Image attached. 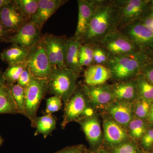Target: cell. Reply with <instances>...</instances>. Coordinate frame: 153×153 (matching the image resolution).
Masks as SVG:
<instances>
[{"mask_svg":"<svg viewBox=\"0 0 153 153\" xmlns=\"http://www.w3.org/2000/svg\"><path fill=\"white\" fill-rule=\"evenodd\" d=\"M42 29L30 22L26 23L16 34L9 37L7 42L30 50L41 40Z\"/></svg>","mask_w":153,"mask_h":153,"instance_id":"obj_11","label":"cell"},{"mask_svg":"<svg viewBox=\"0 0 153 153\" xmlns=\"http://www.w3.org/2000/svg\"><path fill=\"white\" fill-rule=\"evenodd\" d=\"M29 50L16 45L3 51L0 57L2 60L5 61L9 65H14L24 63L26 61Z\"/></svg>","mask_w":153,"mask_h":153,"instance_id":"obj_22","label":"cell"},{"mask_svg":"<svg viewBox=\"0 0 153 153\" xmlns=\"http://www.w3.org/2000/svg\"><path fill=\"white\" fill-rule=\"evenodd\" d=\"M152 60H153V59H152Z\"/></svg>","mask_w":153,"mask_h":153,"instance_id":"obj_50","label":"cell"},{"mask_svg":"<svg viewBox=\"0 0 153 153\" xmlns=\"http://www.w3.org/2000/svg\"><path fill=\"white\" fill-rule=\"evenodd\" d=\"M8 31L0 22V43L5 41L7 42L9 37L10 36Z\"/></svg>","mask_w":153,"mask_h":153,"instance_id":"obj_41","label":"cell"},{"mask_svg":"<svg viewBox=\"0 0 153 153\" xmlns=\"http://www.w3.org/2000/svg\"><path fill=\"white\" fill-rule=\"evenodd\" d=\"M67 2L65 0H38V10L30 22L42 29L47 20Z\"/></svg>","mask_w":153,"mask_h":153,"instance_id":"obj_13","label":"cell"},{"mask_svg":"<svg viewBox=\"0 0 153 153\" xmlns=\"http://www.w3.org/2000/svg\"><path fill=\"white\" fill-rule=\"evenodd\" d=\"M152 103L151 102L140 98L137 102L134 109L137 117L142 120L149 117Z\"/></svg>","mask_w":153,"mask_h":153,"instance_id":"obj_31","label":"cell"},{"mask_svg":"<svg viewBox=\"0 0 153 153\" xmlns=\"http://www.w3.org/2000/svg\"><path fill=\"white\" fill-rule=\"evenodd\" d=\"M140 21L147 27L153 32V14L152 13L148 16Z\"/></svg>","mask_w":153,"mask_h":153,"instance_id":"obj_40","label":"cell"},{"mask_svg":"<svg viewBox=\"0 0 153 153\" xmlns=\"http://www.w3.org/2000/svg\"><path fill=\"white\" fill-rule=\"evenodd\" d=\"M11 0H0V9L10 2Z\"/></svg>","mask_w":153,"mask_h":153,"instance_id":"obj_44","label":"cell"},{"mask_svg":"<svg viewBox=\"0 0 153 153\" xmlns=\"http://www.w3.org/2000/svg\"><path fill=\"white\" fill-rule=\"evenodd\" d=\"M79 54L84 55L93 62V46L88 44H81L79 48Z\"/></svg>","mask_w":153,"mask_h":153,"instance_id":"obj_37","label":"cell"},{"mask_svg":"<svg viewBox=\"0 0 153 153\" xmlns=\"http://www.w3.org/2000/svg\"><path fill=\"white\" fill-rule=\"evenodd\" d=\"M111 78L109 68L102 65L93 64L88 67L84 72L85 84L88 86L102 85Z\"/></svg>","mask_w":153,"mask_h":153,"instance_id":"obj_17","label":"cell"},{"mask_svg":"<svg viewBox=\"0 0 153 153\" xmlns=\"http://www.w3.org/2000/svg\"><path fill=\"white\" fill-rule=\"evenodd\" d=\"M4 140L3 139L2 137L0 135V146H2L4 143Z\"/></svg>","mask_w":153,"mask_h":153,"instance_id":"obj_48","label":"cell"},{"mask_svg":"<svg viewBox=\"0 0 153 153\" xmlns=\"http://www.w3.org/2000/svg\"><path fill=\"white\" fill-rule=\"evenodd\" d=\"M128 126L130 134L134 138H140L146 133V125L142 119L136 118L132 120Z\"/></svg>","mask_w":153,"mask_h":153,"instance_id":"obj_30","label":"cell"},{"mask_svg":"<svg viewBox=\"0 0 153 153\" xmlns=\"http://www.w3.org/2000/svg\"><path fill=\"white\" fill-rule=\"evenodd\" d=\"M44 47L50 65L53 68L57 67V58L52 38V34L42 36Z\"/></svg>","mask_w":153,"mask_h":153,"instance_id":"obj_29","label":"cell"},{"mask_svg":"<svg viewBox=\"0 0 153 153\" xmlns=\"http://www.w3.org/2000/svg\"></svg>","mask_w":153,"mask_h":153,"instance_id":"obj_51","label":"cell"},{"mask_svg":"<svg viewBox=\"0 0 153 153\" xmlns=\"http://www.w3.org/2000/svg\"><path fill=\"white\" fill-rule=\"evenodd\" d=\"M81 41L74 37L67 38L66 41L65 67L79 74L82 69L79 63V48Z\"/></svg>","mask_w":153,"mask_h":153,"instance_id":"obj_16","label":"cell"},{"mask_svg":"<svg viewBox=\"0 0 153 153\" xmlns=\"http://www.w3.org/2000/svg\"><path fill=\"white\" fill-rule=\"evenodd\" d=\"M47 79L32 77L29 85L26 88L25 114L33 128H36V119L38 108L47 92Z\"/></svg>","mask_w":153,"mask_h":153,"instance_id":"obj_4","label":"cell"},{"mask_svg":"<svg viewBox=\"0 0 153 153\" xmlns=\"http://www.w3.org/2000/svg\"><path fill=\"white\" fill-rule=\"evenodd\" d=\"M113 153H139L137 149L131 143H122L117 146Z\"/></svg>","mask_w":153,"mask_h":153,"instance_id":"obj_34","label":"cell"},{"mask_svg":"<svg viewBox=\"0 0 153 153\" xmlns=\"http://www.w3.org/2000/svg\"><path fill=\"white\" fill-rule=\"evenodd\" d=\"M120 23L118 13L112 1L100 0L81 44L98 45L107 36L118 30Z\"/></svg>","mask_w":153,"mask_h":153,"instance_id":"obj_1","label":"cell"},{"mask_svg":"<svg viewBox=\"0 0 153 153\" xmlns=\"http://www.w3.org/2000/svg\"><path fill=\"white\" fill-rule=\"evenodd\" d=\"M19 114L16 102L6 83L0 85V114Z\"/></svg>","mask_w":153,"mask_h":153,"instance_id":"obj_21","label":"cell"},{"mask_svg":"<svg viewBox=\"0 0 153 153\" xmlns=\"http://www.w3.org/2000/svg\"><path fill=\"white\" fill-rule=\"evenodd\" d=\"M57 118L52 114H45L37 117L36 119V136L42 134L46 138L56 128Z\"/></svg>","mask_w":153,"mask_h":153,"instance_id":"obj_23","label":"cell"},{"mask_svg":"<svg viewBox=\"0 0 153 153\" xmlns=\"http://www.w3.org/2000/svg\"><path fill=\"white\" fill-rule=\"evenodd\" d=\"M13 1L30 22L38 10V0H14Z\"/></svg>","mask_w":153,"mask_h":153,"instance_id":"obj_28","label":"cell"},{"mask_svg":"<svg viewBox=\"0 0 153 153\" xmlns=\"http://www.w3.org/2000/svg\"><path fill=\"white\" fill-rule=\"evenodd\" d=\"M82 89L90 103L96 105H108L115 101L111 86L102 84L96 86H88L84 84Z\"/></svg>","mask_w":153,"mask_h":153,"instance_id":"obj_14","label":"cell"},{"mask_svg":"<svg viewBox=\"0 0 153 153\" xmlns=\"http://www.w3.org/2000/svg\"><path fill=\"white\" fill-rule=\"evenodd\" d=\"M132 41L139 51L146 54L153 51V32L140 21H137L119 29Z\"/></svg>","mask_w":153,"mask_h":153,"instance_id":"obj_8","label":"cell"},{"mask_svg":"<svg viewBox=\"0 0 153 153\" xmlns=\"http://www.w3.org/2000/svg\"><path fill=\"white\" fill-rule=\"evenodd\" d=\"M137 94L140 98L147 101H153V85L145 78L140 75L136 79Z\"/></svg>","mask_w":153,"mask_h":153,"instance_id":"obj_27","label":"cell"},{"mask_svg":"<svg viewBox=\"0 0 153 153\" xmlns=\"http://www.w3.org/2000/svg\"><path fill=\"white\" fill-rule=\"evenodd\" d=\"M86 138L92 145L98 143L101 137V129L98 120L93 117L85 118L79 122Z\"/></svg>","mask_w":153,"mask_h":153,"instance_id":"obj_20","label":"cell"},{"mask_svg":"<svg viewBox=\"0 0 153 153\" xmlns=\"http://www.w3.org/2000/svg\"><path fill=\"white\" fill-rule=\"evenodd\" d=\"M119 16V29L139 21L146 10L149 1L144 0H114L112 1Z\"/></svg>","mask_w":153,"mask_h":153,"instance_id":"obj_9","label":"cell"},{"mask_svg":"<svg viewBox=\"0 0 153 153\" xmlns=\"http://www.w3.org/2000/svg\"><path fill=\"white\" fill-rule=\"evenodd\" d=\"M0 22L12 36L29 21L12 1L0 9Z\"/></svg>","mask_w":153,"mask_h":153,"instance_id":"obj_10","label":"cell"},{"mask_svg":"<svg viewBox=\"0 0 153 153\" xmlns=\"http://www.w3.org/2000/svg\"><path fill=\"white\" fill-rule=\"evenodd\" d=\"M143 76L153 85V64H146L143 70Z\"/></svg>","mask_w":153,"mask_h":153,"instance_id":"obj_39","label":"cell"},{"mask_svg":"<svg viewBox=\"0 0 153 153\" xmlns=\"http://www.w3.org/2000/svg\"><path fill=\"white\" fill-rule=\"evenodd\" d=\"M4 83H5V82L3 77V73L0 71V85Z\"/></svg>","mask_w":153,"mask_h":153,"instance_id":"obj_45","label":"cell"},{"mask_svg":"<svg viewBox=\"0 0 153 153\" xmlns=\"http://www.w3.org/2000/svg\"><path fill=\"white\" fill-rule=\"evenodd\" d=\"M63 101L57 96L54 95L47 100L45 112L47 114H52L53 113L57 112L62 108Z\"/></svg>","mask_w":153,"mask_h":153,"instance_id":"obj_33","label":"cell"},{"mask_svg":"<svg viewBox=\"0 0 153 153\" xmlns=\"http://www.w3.org/2000/svg\"><path fill=\"white\" fill-rule=\"evenodd\" d=\"M85 149L83 145H75L67 147L55 153H82Z\"/></svg>","mask_w":153,"mask_h":153,"instance_id":"obj_38","label":"cell"},{"mask_svg":"<svg viewBox=\"0 0 153 153\" xmlns=\"http://www.w3.org/2000/svg\"><path fill=\"white\" fill-rule=\"evenodd\" d=\"M52 38L57 58V68L65 67L66 38L65 36H57L52 34Z\"/></svg>","mask_w":153,"mask_h":153,"instance_id":"obj_24","label":"cell"},{"mask_svg":"<svg viewBox=\"0 0 153 153\" xmlns=\"http://www.w3.org/2000/svg\"><path fill=\"white\" fill-rule=\"evenodd\" d=\"M82 153H95L93 152H91L90 150L87 149H85L83 150V152Z\"/></svg>","mask_w":153,"mask_h":153,"instance_id":"obj_47","label":"cell"},{"mask_svg":"<svg viewBox=\"0 0 153 153\" xmlns=\"http://www.w3.org/2000/svg\"><path fill=\"white\" fill-rule=\"evenodd\" d=\"M103 128L105 139L109 144H120L127 137L124 130L114 120L108 119L105 121Z\"/></svg>","mask_w":153,"mask_h":153,"instance_id":"obj_19","label":"cell"},{"mask_svg":"<svg viewBox=\"0 0 153 153\" xmlns=\"http://www.w3.org/2000/svg\"><path fill=\"white\" fill-rule=\"evenodd\" d=\"M26 62L27 67L34 78L48 79L53 68L47 57L43 39L29 50Z\"/></svg>","mask_w":153,"mask_h":153,"instance_id":"obj_5","label":"cell"},{"mask_svg":"<svg viewBox=\"0 0 153 153\" xmlns=\"http://www.w3.org/2000/svg\"><path fill=\"white\" fill-rule=\"evenodd\" d=\"M79 63L81 67L83 66H88L93 65V61H91L87 57L84 56V55L79 54Z\"/></svg>","mask_w":153,"mask_h":153,"instance_id":"obj_42","label":"cell"},{"mask_svg":"<svg viewBox=\"0 0 153 153\" xmlns=\"http://www.w3.org/2000/svg\"><path fill=\"white\" fill-rule=\"evenodd\" d=\"M152 13L153 14V1H152Z\"/></svg>","mask_w":153,"mask_h":153,"instance_id":"obj_49","label":"cell"},{"mask_svg":"<svg viewBox=\"0 0 153 153\" xmlns=\"http://www.w3.org/2000/svg\"><path fill=\"white\" fill-rule=\"evenodd\" d=\"M33 76L27 67L20 75L17 84L26 89L31 82Z\"/></svg>","mask_w":153,"mask_h":153,"instance_id":"obj_35","label":"cell"},{"mask_svg":"<svg viewBox=\"0 0 153 153\" xmlns=\"http://www.w3.org/2000/svg\"><path fill=\"white\" fill-rule=\"evenodd\" d=\"M89 100L82 87L76 90L65 103L63 120L61 126L65 128L69 123L79 122L86 117V111L90 107Z\"/></svg>","mask_w":153,"mask_h":153,"instance_id":"obj_6","label":"cell"},{"mask_svg":"<svg viewBox=\"0 0 153 153\" xmlns=\"http://www.w3.org/2000/svg\"><path fill=\"white\" fill-rule=\"evenodd\" d=\"M148 118L150 122L153 124V103H152L150 111L149 114Z\"/></svg>","mask_w":153,"mask_h":153,"instance_id":"obj_43","label":"cell"},{"mask_svg":"<svg viewBox=\"0 0 153 153\" xmlns=\"http://www.w3.org/2000/svg\"><path fill=\"white\" fill-rule=\"evenodd\" d=\"M93 47L94 64L106 66L109 58L108 53L99 45Z\"/></svg>","mask_w":153,"mask_h":153,"instance_id":"obj_32","label":"cell"},{"mask_svg":"<svg viewBox=\"0 0 153 153\" xmlns=\"http://www.w3.org/2000/svg\"><path fill=\"white\" fill-rule=\"evenodd\" d=\"M109 57L131 55L138 52L132 41L118 30L107 36L98 44Z\"/></svg>","mask_w":153,"mask_h":153,"instance_id":"obj_7","label":"cell"},{"mask_svg":"<svg viewBox=\"0 0 153 153\" xmlns=\"http://www.w3.org/2000/svg\"><path fill=\"white\" fill-rule=\"evenodd\" d=\"M131 104L128 101H114L108 105V111L116 122L128 126L132 120L133 108Z\"/></svg>","mask_w":153,"mask_h":153,"instance_id":"obj_15","label":"cell"},{"mask_svg":"<svg viewBox=\"0 0 153 153\" xmlns=\"http://www.w3.org/2000/svg\"><path fill=\"white\" fill-rule=\"evenodd\" d=\"M95 153H113L108 152L106 150L104 149H99L96 151Z\"/></svg>","mask_w":153,"mask_h":153,"instance_id":"obj_46","label":"cell"},{"mask_svg":"<svg viewBox=\"0 0 153 153\" xmlns=\"http://www.w3.org/2000/svg\"><path fill=\"white\" fill-rule=\"evenodd\" d=\"M147 60L146 54L138 51L131 55L110 57L105 66L111 71V78L122 82L139 75L147 64Z\"/></svg>","mask_w":153,"mask_h":153,"instance_id":"obj_2","label":"cell"},{"mask_svg":"<svg viewBox=\"0 0 153 153\" xmlns=\"http://www.w3.org/2000/svg\"><path fill=\"white\" fill-rule=\"evenodd\" d=\"M141 143L143 146L146 149L153 146V128L146 132L142 137Z\"/></svg>","mask_w":153,"mask_h":153,"instance_id":"obj_36","label":"cell"},{"mask_svg":"<svg viewBox=\"0 0 153 153\" xmlns=\"http://www.w3.org/2000/svg\"><path fill=\"white\" fill-rule=\"evenodd\" d=\"M100 0H78V16L74 36L82 40Z\"/></svg>","mask_w":153,"mask_h":153,"instance_id":"obj_12","label":"cell"},{"mask_svg":"<svg viewBox=\"0 0 153 153\" xmlns=\"http://www.w3.org/2000/svg\"><path fill=\"white\" fill-rule=\"evenodd\" d=\"M79 75L66 67L53 68L47 80V93L60 97L65 104L76 89Z\"/></svg>","mask_w":153,"mask_h":153,"instance_id":"obj_3","label":"cell"},{"mask_svg":"<svg viewBox=\"0 0 153 153\" xmlns=\"http://www.w3.org/2000/svg\"><path fill=\"white\" fill-rule=\"evenodd\" d=\"M111 88L115 100L130 101L135 98L138 94L136 79L119 82L111 86Z\"/></svg>","mask_w":153,"mask_h":153,"instance_id":"obj_18","label":"cell"},{"mask_svg":"<svg viewBox=\"0 0 153 153\" xmlns=\"http://www.w3.org/2000/svg\"><path fill=\"white\" fill-rule=\"evenodd\" d=\"M27 67L26 61L24 63L9 65L4 72L3 73V77L6 83L15 84L17 82L20 75Z\"/></svg>","mask_w":153,"mask_h":153,"instance_id":"obj_25","label":"cell"},{"mask_svg":"<svg viewBox=\"0 0 153 153\" xmlns=\"http://www.w3.org/2000/svg\"><path fill=\"white\" fill-rule=\"evenodd\" d=\"M8 85L13 96L19 114L25 116L26 89L17 84H8Z\"/></svg>","mask_w":153,"mask_h":153,"instance_id":"obj_26","label":"cell"}]
</instances>
